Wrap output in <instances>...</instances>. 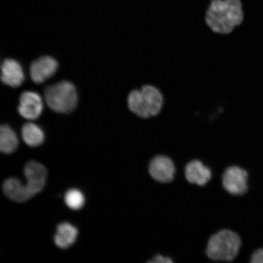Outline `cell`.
<instances>
[{"label": "cell", "instance_id": "6da1fadb", "mask_svg": "<svg viewBox=\"0 0 263 263\" xmlns=\"http://www.w3.org/2000/svg\"><path fill=\"white\" fill-rule=\"evenodd\" d=\"M243 17L240 0H212L205 11V22L212 32L224 35L241 24Z\"/></svg>", "mask_w": 263, "mask_h": 263}, {"label": "cell", "instance_id": "7a4b0ae2", "mask_svg": "<svg viewBox=\"0 0 263 263\" xmlns=\"http://www.w3.org/2000/svg\"><path fill=\"white\" fill-rule=\"evenodd\" d=\"M164 103V95L159 88L144 84L140 88L132 90L127 96V106L132 113L141 119L158 116Z\"/></svg>", "mask_w": 263, "mask_h": 263}, {"label": "cell", "instance_id": "3957f363", "mask_svg": "<svg viewBox=\"0 0 263 263\" xmlns=\"http://www.w3.org/2000/svg\"><path fill=\"white\" fill-rule=\"evenodd\" d=\"M241 245V238L238 233L229 229H220L208 240L206 255L215 261H234L238 257Z\"/></svg>", "mask_w": 263, "mask_h": 263}, {"label": "cell", "instance_id": "277c9868", "mask_svg": "<svg viewBox=\"0 0 263 263\" xmlns=\"http://www.w3.org/2000/svg\"><path fill=\"white\" fill-rule=\"evenodd\" d=\"M45 99L48 107L59 114L71 113L78 103L77 90L73 84L67 81L58 82L46 88Z\"/></svg>", "mask_w": 263, "mask_h": 263}, {"label": "cell", "instance_id": "5b68a950", "mask_svg": "<svg viewBox=\"0 0 263 263\" xmlns=\"http://www.w3.org/2000/svg\"><path fill=\"white\" fill-rule=\"evenodd\" d=\"M221 185L223 189L230 195H245L249 189V173L238 165L227 167L221 176Z\"/></svg>", "mask_w": 263, "mask_h": 263}, {"label": "cell", "instance_id": "8992f818", "mask_svg": "<svg viewBox=\"0 0 263 263\" xmlns=\"http://www.w3.org/2000/svg\"><path fill=\"white\" fill-rule=\"evenodd\" d=\"M148 170L154 180L162 183L172 182L176 174L173 161L170 157L163 155L154 157L149 163Z\"/></svg>", "mask_w": 263, "mask_h": 263}, {"label": "cell", "instance_id": "52a82bcc", "mask_svg": "<svg viewBox=\"0 0 263 263\" xmlns=\"http://www.w3.org/2000/svg\"><path fill=\"white\" fill-rule=\"evenodd\" d=\"M24 174L27 182V186L29 192L33 196L42 192L45 185L47 178V170L42 164L30 161L25 164Z\"/></svg>", "mask_w": 263, "mask_h": 263}, {"label": "cell", "instance_id": "ba28073f", "mask_svg": "<svg viewBox=\"0 0 263 263\" xmlns=\"http://www.w3.org/2000/svg\"><path fill=\"white\" fill-rule=\"evenodd\" d=\"M44 108L41 97L36 92L25 91L20 98L18 110L22 117L29 120L37 119Z\"/></svg>", "mask_w": 263, "mask_h": 263}, {"label": "cell", "instance_id": "9c48e42d", "mask_svg": "<svg viewBox=\"0 0 263 263\" xmlns=\"http://www.w3.org/2000/svg\"><path fill=\"white\" fill-rule=\"evenodd\" d=\"M58 69V63L54 58L43 57L33 62L30 68L32 80L40 84L53 76Z\"/></svg>", "mask_w": 263, "mask_h": 263}, {"label": "cell", "instance_id": "30bf717a", "mask_svg": "<svg viewBox=\"0 0 263 263\" xmlns=\"http://www.w3.org/2000/svg\"><path fill=\"white\" fill-rule=\"evenodd\" d=\"M0 79L3 83L10 87L21 86L25 79L21 65L14 59H6L2 65Z\"/></svg>", "mask_w": 263, "mask_h": 263}, {"label": "cell", "instance_id": "8fae6325", "mask_svg": "<svg viewBox=\"0 0 263 263\" xmlns=\"http://www.w3.org/2000/svg\"><path fill=\"white\" fill-rule=\"evenodd\" d=\"M185 173L189 183L199 186L205 185L213 176L210 167L199 160H193L187 163Z\"/></svg>", "mask_w": 263, "mask_h": 263}, {"label": "cell", "instance_id": "7c38bea8", "mask_svg": "<svg viewBox=\"0 0 263 263\" xmlns=\"http://www.w3.org/2000/svg\"><path fill=\"white\" fill-rule=\"evenodd\" d=\"M3 191L6 197L16 202H24L33 196L26 185L17 179L9 178L3 183Z\"/></svg>", "mask_w": 263, "mask_h": 263}, {"label": "cell", "instance_id": "4fadbf2b", "mask_svg": "<svg viewBox=\"0 0 263 263\" xmlns=\"http://www.w3.org/2000/svg\"><path fill=\"white\" fill-rule=\"evenodd\" d=\"M78 236L77 228L68 222L59 223L54 236V242L58 248L66 249L73 245Z\"/></svg>", "mask_w": 263, "mask_h": 263}, {"label": "cell", "instance_id": "5bb4252c", "mask_svg": "<svg viewBox=\"0 0 263 263\" xmlns=\"http://www.w3.org/2000/svg\"><path fill=\"white\" fill-rule=\"evenodd\" d=\"M18 146L17 136L8 125H0V153L11 154Z\"/></svg>", "mask_w": 263, "mask_h": 263}, {"label": "cell", "instance_id": "9a60e30c", "mask_svg": "<svg viewBox=\"0 0 263 263\" xmlns=\"http://www.w3.org/2000/svg\"><path fill=\"white\" fill-rule=\"evenodd\" d=\"M23 140L29 146L37 147L44 143L45 134L41 128L32 123H28L22 127Z\"/></svg>", "mask_w": 263, "mask_h": 263}, {"label": "cell", "instance_id": "2e32d148", "mask_svg": "<svg viewBox=\"0 0 263 263\" xmlns=\"http://www.w3.org/2000/svg\"><path fill=\"white\" fill-rule=\"evenodd\" d=\"M65 204L73 210H79L85 204V197L80 190L71 189L67 191L64 197Z\"/></svg>", "mask_w": 263, "mask_h": 263}, {"label": "cell", "instance_id": "e0dca14e", "mask_svg": "<svg viewBox=\"0 0 263 263\" xmlns=\"http://www.w3.org/2000/svg\"><path fill=\"white\" fill-rule=\"evenodd\" d=\"M249 263H263V248H258L253 252Z\"/></svg>", "mask_w": 263, "mask_h": 263}, {"label": "cell", "instance_id": "ac0fdd59", "mask_svg": "<svg viewBox=\"0 0 263 263\" xmlns=\"http://www.w3.org/2000/svg\"><path fill=\"white\" fill-rule=\"evenodd\" d=\"M149 262L153 263H172L173 261L172 258L170 257H166V256H163L162 255H157L151 259Z\"/></svg>", "mask_w": 263, "mask_h": 263}]
</instances>
